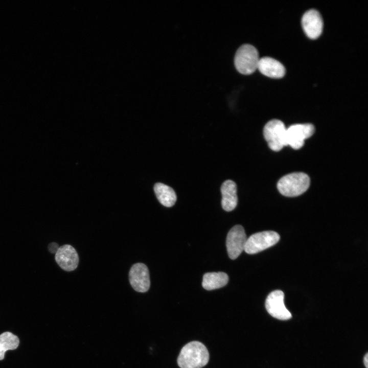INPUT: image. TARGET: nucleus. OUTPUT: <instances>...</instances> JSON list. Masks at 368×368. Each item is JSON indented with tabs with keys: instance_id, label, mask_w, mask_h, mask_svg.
I'll return each instance as SVG.
<instances>
[{
	"instance_id": "1",
	"label": "nucleus",
	"mask_w": 368,
	"mask_h": 368,
	"mask_svg": "<svg viewBox=\"0 0 368 368\" xmlns=\"http://www.w3.org/2000/svg\"><path fill=\"white\" fill-rule=\"evenodd\" d=\"M209 360V353L205 346L198 341L186 344L181 350L177 358L180 368H201Z\"/></svg>"
},
{
	"instance_id": "2",
	"label": "nucleus",
	"mask_w": 368,
	"mask_h": 368,
	"mask_svg": "<svg viewBox=\"0 0 368 368\" xmlns=\"http://www.w3.org/2000/svg\"><path fill=\"white\" fill-rule=\"evenodd\" d=\"M310 185V178L303 172L292 173L282 177L277 187L281 194L287 197H295L304 193Z\"/></svg>"
},
{
	"instance_id": "3",
	"label": "nucleus",
	"mask_w": 368,
	"mask_h": 368,
	"mask_svg": "<svg viewBox=\"0 0 368 368\" xmlns=\"http://www.w3.org/2000/svg\"><path fill=\"white\" fill-rule=\"evenodd\" d=\"M259 60V53L256 48L252 45L245 44L237 51L234 63L240 73L249 75L258 68Z\"/></svg>"
},
{
	"instance_id": "4",
	"label": "nucleus",
	"mask_w": 368,
	"mask_h": 368,
	"mask_svg": "<svg viewBox=\"0 0 368 368\" xmlns=\"http://www.w3.org/2000/svg\"><path fill=\"white\" fill-rule=\"evenodd\" d=\"M286 129L283 122L277 119L272 120L265 125L264 136L272 150L279 151L287 146Z\"/></svg>"
},
{
	"instance_id": "5",
	"label": "nucleus",
	"mask_w": 368,
	"mask_h": 368,
	"mask_svg": "<svg viewBox=\"0 0 368 368\" xmlns=\"http://www.w3.org/2000/svg\"><path fill=\"white\" fill-rule=\"evenodd\" d=\"M280 235L272 231L255 233L247 239L244 250L248 254H255L266 249L278 242Z\"/></svg>"
},
{
	"instance_id": "6",
	"label": "nucleus",
	"mask_w": 368,
	"mask_h": 368,
	"mask_svg": "<svg viewBox=\"0 0 368 368\" xmlns=\"http://www.w3.org/2000/svg\"><path fill=\"white\" fill-rule=\"evenodd\" d=\"M314 127L309 123L294 124L286 129L287 146L298 149L304 144V141L312 135Z\"/></svg>"
},
{
	"instance_id": "7",
	"label": "nucleus",
	"mask_w": 368,
	"mask_h": 368,
	"mask_svg": "<svg viewBox=\"0 0 368 368\" xmlns=\"http://www.w3.org/2000/svg\"><path fill=\"white\" fill-rule=\"evenodd\" d=\"M284 293L280 290L270 292L265 301V307L272 317L280 320H288L291 318V313L286 308L284 302Z\"/></svg>"
},
{
	"instance_id": "8",
	"label": "nucleus",
	"mask_w": 368,
	"mask_h": 368,
	"mask_svg": "<svg viewBox=\"0 0 368 368\" xmlns=\"http://www.w3.org/2000/svg\"><path fill=\"white\" fill-rule=\"evenodd\" d=\"M247 239L244 228L241 225H236L231 229L227 235L226 245L231 259L237 258L244 250Z\"/></svg>"
},
{
	"instance_id": "9",
	"label": "nucleus",
	"mask_w": 368,
	"mask_h": 368,
	"mask_svg": "<svg viewBox=\"0 0 368 368\" xmlns=\"http://www.w3.org/2000/svg\"><path fill=\"white\" fill-rule=\"evenodd\" d=\"M129 280L131 286L135 291L140 292L147 291L150 285L147 266L142 263L133 265L129 272Z\"/></svg>"
},
{
	"instance_id": "10",
	"label": "nucleus",
	"mask_w": 368,
	"mask_h": 368,
	"mask_svg": "<svg viewBox=\"0 0 368 368\" xmlns=\"http://www.w3.org/2000/svg\"><path fill=\"white\" fill-rule=\"evenodd\" d=\"M303 30L308 37L315 39L321 34L323 21L320 13L314 9L306 12L302 19Z\"/></svg>"
},
{
	"instance_id": "11",
	"label": "nucleus",
	"mask_w": 368,
	"mask_h": 368,
	"mask_svg": "<svg viewBox=\"0 0 368 368\" xmlns=\"http://www.w3.org/2000/svg\"><path fill=\"white\" fill-rule=\"evenodd\" d=\"M55 260L63 270L67 271L75 270L79 263L77 252L72 246L68 244L59 246L55 254Z\"/></svg>"
},
{
	"instance_id": "12",
	"label": "nucleus",
	"mask_w": 368,
	"mask_h": 368,
	"mask_svg": "<svg viewBox=\"0 0 368 368\" xmlns=\"http://www.w3.org/2000/svg\"><path fill=\"white\" fill-rule=\"evenodd\" d=\"M258 70L264 75L272 78H281L285 74V68L279 61L269 57L260 58Z\"/></svg>"
},
{
	"instance_id": "13",
	"label": "nucleus",
	"mask_w": 368,
	"mask_h": 368,
	"mask_svg": "<svg viewBox=\"0 0 368 368\" xmlns=\"http://www.w3.org/2000/svg\"><path fill=\"white\" fill-rule=\"evenodd\" d=\"M221 192L222 208L227 212L233 210L238 203L237 186L235 182L231 180H225L221 187Z\"/></svg>"
},
{
	"instance_id": "14",
	"label": "nucleus",
	"mask_w": 368,
	"mask_h": 368,
	"mask_svg": "<svg viewBox=\"0 0 368 368\" xmlns=\"http://www.w3.org/2000/svg\"><path fill=\"white\" fill-rule=\"evenodd\" d=\"M228 277L223 272H212L205 273L203 276L202 287L206 290L218 289L226 285Z\"/></svg>"
},
{
	"instance_id": "15",
	"label": "nucleus",
	"mask_w": 368,
	"mask_h": 368,
	"mask_svg": "<svg viewBox=\"0 0 368 368\" xmlns=\"http://www.w3.org/2000/svg\"><path fill=\"white\" fill-rule=\"evenodd\" d=\"M156 196L164 206L171 207L176 201V195L172 188L162 183H156L154 186Z\"/></svg>"
},
{
	"instance_id": "16",
	"label": "nucleus",
	"mask_w": 368,
	"mask_h": 368,
	"mask_svg": "<svg viewBox=\"0 0 368 368\" xmlns=\"http://www.w3.org/2000/svg\"><path fill=\"white\" fill-rule=\"evenodd\" d=\"M19 344L18 337L12 333L7 331L0 335V360L4 359L8 350L16 349Z\"/></svg>"
},
{
	"instance_id": "17",
	"label": "nucleus",
	"mask_w": 368,
	"mask_h": 368,
	"mask_svg": "<svg viewBox=\"0 0 368 368\" xmlns=\"http://www.w3.org/2000/svg\"><path fill=\"white\" fill-rule=\"evenodd\" d=\"M59 246L58 244L56 242H51L50 243L48 246V250L49 251L52 253V254H56L57 251Z\"/></svg>"
},
{
	"instance_id": "18",
	"label": "nucleus",
	"mask_w": 368,
	"mask_h": 368,
	"mask_svg": "<svg viewBox=\"0 0 368 368\" xmlns=\"http://www.w3.org/2000/svg\"><path fill=\"white\" fill-rule=\"evenodd\" d=\"M363 363L366 368H368V353H366L363 357Z\"/></svg>"
}]
</instances>
